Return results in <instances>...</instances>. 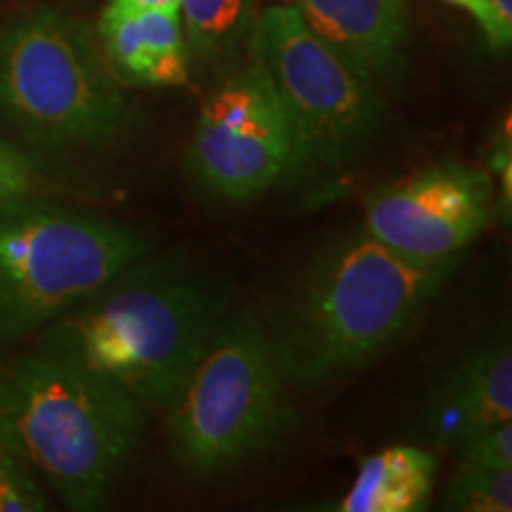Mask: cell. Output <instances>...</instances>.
I'll list each match as a JSON object with an SVG mask.
<instances>
[{"label":"cell","instance_id":"cell-1","mask_svg":"<svg viewBox=\"0 0 512 512\" xmlns=\"http://www.w3.org/2000/svg\"><path fill=\"white\" fill-rule=\"evenodd\" d=\"M458 261L408 259L363 228L328 242L268 313L264 330L283 380L320 387L366 368L413 332Z\"/></svg>","mask_w":512,"mask_h":512},{"label":"cell","instance_id":"cell-2","mask_svg":"<svg viewBox=\"0 0 512 512\" xmlns=\"http://www.w3.org/2000/svg\"><path fill=\"white\" fill-rule=\"evenodd\" d=\"M226 311V297L200 275L145 256L46 325L36 349L114 384L145 408L169 406Z\"/></svg>","mask_w":512,"mask_h":512},{"label":"cell","instance_id":"cell-3","mask_svg":"<svg viewBox=\"0 0 512 512\" xmlns=\"http://www.w3.org/2000/svg\"><path fill=\"white\" fill-rule=\"evenodd\" d=\"M143 430V403L64 358L34 349L0 361V441L69 510L105 508Z\"/></svg>","mask_w":512,"mask_h":512},{"label":"cell","instance_id":"cell-4","mask_svg":"<svg viewBox=\"0 0 512 512\" xmlns=\"http://www.w3.org/2000/svg\"><path fill=\"white\" fill-rule=\"evenodd\" d=\"M0 117L31 145L72 152L119 143L136 114L98 31L38 8L0 34Z\"/></svg>","mask_w":512,"mask_h":512},{"label":"cell","instance_id":"cell-5","mask_svg":"<svg viewBox=\"0 0 512 512\" xmlns=\"http://www.w3.org/2000/svg\"><path fill=\"white\" fill-rule=\"evenodd\" d=\"M264 325L226 311L169 403V451L188 477L207 479L278 444L297 425Z\"/></svg>","mask_w":512,"mask_h":512},{"label":"cell","instance_id":"cell-6","mask_svg":"<svg viewBox=\"0 0 512 512\" xmlns=\"http://www.w3.org/2000/svg\"><path fill=\"white\" fill-rule=\"evenodd\" d=\"M126 223L43 202H0V349L34 335L150 254Z\"/></svg>","mask_w":512,"mask_h":512},{"label":"cell","instance_id":"cell-7","mask_svg":"<svg viewBox=\"0 0 512 512\" xmlns=\"http://www.w3.org/2000/svg\"><path fill=\"white\" fill-rule=\"evenodd\" d=\"M252 48L292 121L299 174L356 164L384 117L373 79L328 46L294 5H273L256 17Z\"/></svg>","mask_w":512,"mask_h":512},{"label":"cell","instance_id":"cell-8","mask_svg":"<svg viewBox=\"0 0 512 512\" xmlns=\"http://www.w3.org/2000/svg\"><path fill=\"white\" fill-rule=\"evenodd\" d=\"M185 166L192 181L223 202H247L299 176L292 121L259 64L242 69L202 102Z\"/></svg>","mask_w":512,"mask_h":512},{"label":"cell","instance_id":"cell-9","mask_svg":"<svg viewBox=\"0 0 512 512\" xmlns=\"http://www.w3.org/2000/svg\"><path fill=\"white\" fill-rule=\"evenodd\" d=\"M491 214L494 181L489 171L441 162L368 197L363 230L408 259L441 261L472 245L489 226Z\"/></svg>","mask_w":512,"mask_h":512},{"label":"cell","instance_id":"cell-10","mask_svg":"<svg viewBox=\"0 0 512 512\" xmlns=\"http://www.w3.org/2000/svg\"><path fill=\"white\" fill-rule=\"evenodd\" d=\"M95 31L121 86L185 88L190 83L192 60L178 8L107 5Z\"/></svg>","mask_w":512,"mask_h":512},{"label":"cell","instance_id":"cell-11","mask_svg":"<svg viewBox=\"0 0 512 512\" xmlns=\"http://www.w3.org/2000/svg\"><path fill=\"white\" fill-rule=\"evenodd\" d=\"M512 418V351L496 339L465 356L434 394L427 430L439 444L458 448L472 434Z\"/></svg>","mask_w":512,"mask_h":512},{"label":"cell","instance_id":"cell-12","mask_svg":"<svg viewBox=\"0 0 512 512\" xmlns=\"http://www.w3.org/2000/svg\"><path fill=\"white\" fill-rule=\"evenodd\" d=\"M292 5L368 79L399 69L408 34L406 0H294Z\"/></svg>","mask_w":512,"mask_h":512},{"label":"cell","instance_id":"cell-13","mask_svg":"<svg viewBox=\"0 0 512 512\" xmlns=\"http://www.w3.org/2000/svg\"><path fill=\"white\" fill-rule=\"evenodd\" d=\"M439 460L420 446H389L361 463L339 512H418L432 501Z\"/></svg>","mask_w":512,"mask_h":512},{"label":"cell","instance_id":"cell-14","mask_svg":"<svg viewBox=\"0 0 512 512\" xmlns=\"http://www.w3.org/2000/svg\"><path fill=\"white\" fill-rule=\"evenodd\" d=\"M181 22L190 60L216 62L245 38L252 0H181Z\"/></svg>","mask_w":512,"mask_h":512},{"label":"cell","instance_id":"cell-15","mask_svg":"<svg viewBox=\"0 0 512 512\" xmlns=\"http://www.w3.org/2000/svg\"><path fill=\"white\" fill-rule=\"evenodd\" d=\"M444 508L458 512H510L512 470L458 467L446 486Z\"/></svg>","mask_w":512,"mask_h":512},{"label":"cell","instance_id":"cell-16","mask_svg":"<svg viewBox=\"0 0 512 512\" xmlns=\"http://www.w3.org/2000/svg\"><path fill=\"white\" fill-rule=\"evenodd\" d=\"M50 503L31 465L0 441V512H46Z\"/></svg>","mask_w":512,"mask_h":512},{"label":"cell","instance_id":"cell-17","mask_svg":"<svg viewBox=\"0 0 512 512\" xmlns=\"http://www.w3.org/2000/svg\"><path fill=\"white\" fill-rule=\"evenodd\" d=\"M460 467L512 470V422L486 427L458 446Z\"/></svg>","mask_w":512,"mask_h":512},{"label":"cell","instance_id":"cell-18","mask_svg":"<svg viewBox=\"0 0 512 512\" xmlns=\"http://www.w3.org/2000/svg\"><path fill=\"white\" fill-rule=\"evenodd\" d=\"M41 178L27 152L0 140V202L36 195Z\"/></svg>","mask_w":512,"mask_h":512},{"label":"cell","instance_id":"cell-19","mask_svg":"<svg viewBox=\"0 0 512 512\" xmlns=\"http://www.w3.org/2000/svg\"><path fill=\"white\" fill-rule=\"evenodd\" d=\"M491 171L501 181V214L505 219H510V204H512V138H510V119H505V124L498 128L494 147H491L489 155Z\"/></svg>","mask_w":512,"mask_h":512},{"label":"cell","instance_id":"cell-20","mask_svg":"<svg viewBox=\"0 0 512 512\" xmlns=\"http://www.w3.org/2000/svg\"><path fill=\"white\" fill-rule=\"evenodd\" d=\"M444 3L456 5V8L465 10L475 22L479 24V29L484 31L486 41L494 50H508L512 43V31L505 29L501 24V19L491 8L489 0H444Z\"/></svg>","mask_w":512,"mask_h":512},{"label":"cell","instance_id":"cell-21","mask_svg":"<svg viewBox=\"0 0 512 512\" xmlns=\"http://www.w3.org/2000/svg\"><path fill=\"white\" fill-rule=\"evenodd\" d=\"M107 5H114V8H133V10L178 8V5H181V0H110Z\"/></svg>","mask_w":512,"mask_h":512},{"label":"cell","instance_id":"cell-22","mask_svg":"<svg viewBox=\"0 0 512 512\" xmlns=\"http://www.w3.org/2000/svg\"><path fill=\"white\" fill-rule=\"evenodd\" d=\"M505 29L512 31V0H489Z\"/></svg>","mask_w":512,"mask_h":512}]
</instances>
